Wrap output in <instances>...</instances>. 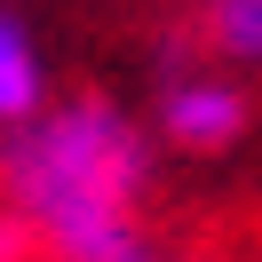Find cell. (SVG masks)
<instances>
[{
    "label": "cell",
    "mask_w": 262,
    "mask_h": 262,
    "mask_svg": "<svg viewBox=\"0 0 262 262\" xmlns=\"http://www.w3.org/2000/svg\"><path fill=\"white\" fill-rule=\"evenodd\" d=\"M151 175V127L112 96H48L0 135V207L48 262H159L143 223Z\"/></svg>",
    "instance_id": "1"
},
{
    "label": "cell",
    "mask_w": 262,
    "mask_h": 262,
    "mask_svg": "<svg viewBox=\"0 0 262 262\" xmlns=\"http://www.w3.org/2000/svg\"><path fill=\"white\" fill-rule=\"evenodd\" d=\"M151 127H159V143H167V151L214 159V151L246 143V127H254V88H246V72L214 64V56H191V48H175V56L159 64Z\"/></svg>",
    "instance_id": "2"
},
{
    "label": "cell",
    "mask_w": 262,
    "mask_h": 262,
    "mask_svg": "<svg viewBox=\"0 0 262 262\" xmlns=\"http://www.w3.org/2000/svg\"><path fill=\"white\" fill-rule=\"evenodd\" d=\"M48 96H56V88H48V48H40L32 24L0 0V135L24 127V119H32Z\"/></svg>",
    "instance_id": "3"
},
{
    "label": "cell",
    "mask_w": 262,
    "mask_h": 262,
    "mask_svg": "<svg viewBox=\"0 0 262 262\" xmlns=\"http://www.w3.org/2000/svg\"><path fill=\"white\" fill-rule=\"evenodd\" d=\"M199 48L230 72H262V0H199Z\"/></svg>",
    "instance_id": "4"
},
{
    "label": "cell",
    "mask_w": 262,
    "mask_h": 262,
    "mask_svg": "<svg viewBox=\"0 0 262 262\" xmlns=\"http://www.w3.org/2000/svg\"><path fill=\"white\" fill-rule=\"evenodd\" d=\"M159 262H167V254H159Z\"/></svg>",
    "instance_id": "5"
}]
</instances>
